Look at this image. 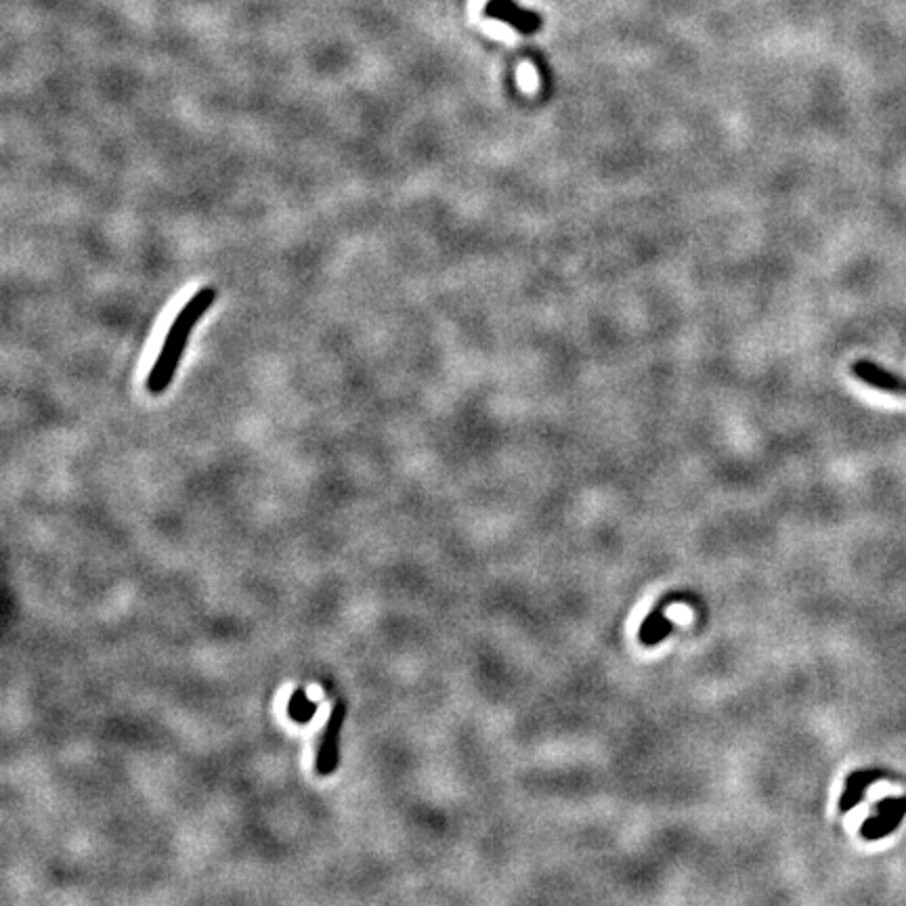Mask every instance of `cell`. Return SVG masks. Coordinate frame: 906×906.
I'll use <instances>...</instances> for the list:
<instances>
[{
	"label": "cell",
	"instance_id": "6da1fadb",
	"mask_svg": "<svg viewBox=\"0 0 906 906\" xmlns=\"http://www.w3.org/2000/svg\"><path fill=\"white\" fill-rule=\"evenodd\" d=\"M214 300H217V288L204 286L193 294L185 302V307L177 313L175 321H172V326L162 342L160 355H158L156 363L151 365V372L147 376V391L151 395H162L172 384V380H175V374L179 370L181 357L189 344L191 332L198 326L200 319L210 311Z\"/></svg>",
	"mask_w": 906,
	"mask_h": 906
},
{
	"label": "cell",
	"instance_id": "7a4b0ae2",
	"mask_svg": "<svg viewBox=\"0 0 906 906\" xmlns=\"http://www.w3.org/2000/svg\"><path fill=\"white\" fill-rule=\"evenodd\" d=\"M485 17L498 19L521 34H535L542 28V15L523 9L514 0H489L483 9Z\"/></svg>",
	"mask_w": 906,
	"mask_h": 906
},
{
	"label": "cell",
	"instance_id": "3957f363",
	"mask_svg": "<svg viewBox=\"0 0 906 906\" xmlns=\"http://www.w3.org/2000/svg\"><path fill=\"white\" fill-rule=\"evenodd\" d=\"M852 374L860 382H865L867 386L877 388V391L906 397V378H902L898 374H892L890 370L881 368V365H877L873 361L860 359V361L852 363Z\"/></svg>",
	"mask_w": 906,
	"mask_h": 906
}]
</instances>
